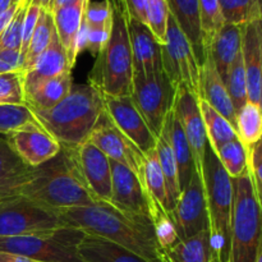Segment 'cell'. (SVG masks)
<instances>
[{
	"mask_svg": "<svg viewBox=\"0 0 262 262\" xmlns=\"http://www.w3.org/2000/svg\"><path fill=\"white\" fill-rule=\"evenodd\" d=\"M63 223L117 243L147 262H166L152 219L115 209L107 202L58 211Z\"/></svg>",
	"mask_w": 262,
	"mask_h": 262,
	"instance_id": "cell-1",
	"label": "cell"
},
{
	"mask_svg": "<svg viewBox=\"0 0 262 262\" xmlns=\"http://www.w3.org/2000/svg\"><path fill=\"white\" fill-rule=\"evenodd\" d=\"M13 194H19L56 212L97 204L82 178L76 152L64 147L55 158L33 168L30 181Z\"/></svg>",
	"mask_w": 262,
	"mask_h": 262,
	"instance_id": "cell-2",
	"label": "cell"
},
{
	"mask_svg": "<svg viewBox=\"0 0 262 262\" xmlns=\"http://www.w3.org/2000/svg\"><path fill=\"white\" fill-rule=\"evenodd\" d=\"M104 110L101 92L91 84H79L72 87L71 92L54 107L33 113L43 129L61 147L76 150L90 140Z\"/></svg>",
	"mask_w": 262,
	"mask_h": 262,
	"instance_id": "cell-3",
	"label": "cell"
},
{
	"mask_svg": "<svg viewBox=\"0 0 262 262\" xmlns=\"http://www.w3.org/2000/svg\"><path fill=\"white\" fill-rule=\"evenodd\" d=\"M112 28L106 45L97 54L89 74V84L106 96H130L133 54L128 14L123 0H110Z\"/></svg>",
	"mask_w": 262,
	"mask_h": 262,
	"instance_id": "cell-4",
	"label": "cell"
},
{
	"mask_svg": "<svg viewBox=\"0 0 262 262\" xmlns=\"http://www.w3.org/2000/svg\"><path fill=\"white\" fill-rule=\"evenodd\" d=\"M201 178L206 194L212 246L223 262H229L234 196L233 179L209 142L205 148Z\"/></svg>",
	"mask_w": 262,
	"mask_h": 262,
	"instance_id": "cell-5",
	"label": "cell"
},
{
	"mask_svg": "<svg viewBox=\"0 0 262 262\" xmlns=\"http://www.w3.org/2000/svg\"><path fill=\"white\" fill-rule=\"evenodd\" d=\"M233 193L229 262H256L262 245V214L250 166L233 179Z\"/></svg>",
	"mask_w": 262,
	"mask_h": 262,
	"instance_id": "cell-6",
	"label": "cell"
},
{
	"mask_svg": "<svg viewBox=\"0 0 262 262\" xmlns=\"http://www.w3.org/2000/svg\"><path fill=\"white\" fill-rule=\"evenodd\" d=\"M84 234L83 230L64 225L42 234L0 237V252L14 253L36 262H84L78 252Z\"/></svg>",
	"mask_w": 262,
	"mask_h": 262,
	"instance_id": "cell-7",
	"label": "cell"
},
{
	"mask_svg": "<svg viewBox=\"0 0 262 262\" xmlns=\"http://www.w3.org/2000/svg\"><path fill=\"white\" fill-rule=\"evenodd\" d=\"M64 225L58 212L19 194L0 199V237L42 234Z\"/></svg>",
	"mask_w": 262,
	"mask_h": 262,
	"instance_id": "cell-8",
	"label": "cell"
},
{
	"mask_svg": "<svg viewBox=\"0 0 262 262\" xmlns=\"http://www.w3.org/2000/svg\"><path fill=\"white\" fill-rule=\"evenodd\" d=\"M176 92L164 69L150 74L133 73L130 97L156 137L160 136L166 115L173 110Z\"/></svg>",
	"mask_w": 262,
	"mask_h": 262,
	"instance_id": "cell-9",
	"label": "cell"
},
{
	"mask_svg": "<svg viewBox=\"0 0 262 262\" xmlns=\"http://www.w3.org/2000/svg\"><path fill=\"white\" fill-rule=\"evenodd\" d=\"M163 69L176 89L186 87L199 97L200 64L192 51L191 43L173 15L169 13L165 42L161 45Z\"/></svg>",
	"mask_w": 262,
	"mask_h": 262,
	"instance_id": "cell-10",
	"label": "cell"
},
{
	"mask_svg": "<svg viewBox=\"0 0 262 262\" xmlns=\"http://www.w3.org/2000/svg\"><path fill=\"white\" fill-rule=\"evenodd\" d=\"M89 141L100 148L110 160L129 169L145 186L146 155L118 129L105 110L100 115Z\"/></svg>",
	"mask_w": 262,
	"mask_h": 262,
	"instance_id": "cell-11",
	"label": "cell"
},
{
	"mask_svg": "<svg viewBox=\"0 0 262 262\" xmlns=\"http://www.w3.org/2000/svg\"><path fill=\"white\" fill-rule=\"evenodd\" d=\"M179 239H187L210 229L209 210L204 182L194 173L170 214Z\"/></svg>",
	"mask_w": 262,
	"mask_h": 262,
	"instance_id": "cell-12",
	"label": "cell"
},
{
	"mask_svg": "<svg viewBox=\"0 0 262 262\" xmlns=\"http://www.w3.org/2000/svg\"><path fill=\"white\" fill-rule=\"evenodd\" d=\"M102 100H104L105 113L110 120L145 155L156 147L158 137L148 127L145 118L133 102L132 97L102 95Z\"/></svg>",
	"mask_w": 262,
	"mask_h": 262,
	"instance_id": "cell-13",
	"label": "cell"
},
{
	"mask_svg": "<svg viewBox=\"0 0 262 262\" xmlns=\"http://www.w3.org/2000/svg\"><path fill=\"white\" fill-rule=\"evenodd\" d=\"M18 158L31 168H37L55 158L61 146L41 124H31L4 136Z\"/></svg>",
	"mask_w": 262,
	"mask_h": 262,
	"instance_id": "cell-14",
	"label": "cell"
},
{
	"mask_svg": "<svg viewBox=\"0 0 262 262\" xmlns=\"http://www.w3.org/2000/svg\"><path fill=\"white\" fill-rule=\"evenodd\" d=\"M173 110L191 146L196 171L201 176L205 148L209 140H207L204 119L200 110L199 97L186 87H179L176 92Z\"/></svg>",
	"mask_w": 262,
	"mask_h": 262,
	"instance_id": "cell-15",
	"label": "cell"
},
{
	"mask_svg": "<svg viewBox=\"0 0 262 262\" xmlns=\"http://www.w3.org/2000/svg\"><path fill=\"white\" fill-rule=\"evenodd\" d=\"M110 165H112L110 205L122 211L152 219L151 202L142 182L125 166L112 160Z\"/></svg>",
	"mask_w": 262,
	"mask_h": 262,
	"instance_id": "cell-16",
	"label": "cell"
},
{
	"mask_svg": "<svg viewBox=\"0 0 262 262\" xmlns=\"http://www.w3.org/2000/svg\"><path fill=\"white\" fill-rule=\"evenodd\" d=\"M77 164L87 188L97 202H107L112 200V165L110 159L87 141L81 147L74 150Z\"/></svg>",
	"mask_w": 262,
	"mask_h": 262,
	"instance_id": "cell-17",
	"label": "cell"
},
{
	"mask_svg": "<svg viewBox=\"0 0 262 262\" xmlns=\"http://www.w3.org/2000/svg\"><path fill=\"white\" fill-rule=\"evenodd\" d=\"M128 31L133 54V73L150 74L163 69L161 43L148 26L128 17Z\"/></svg>",
	"mask_w": 262,
	"mask_h": 262,
	"instance_id": "cell-18",
	"label": "cell"
},
{
	"mask_svg": "<svg viewBox=\"0 0 262 262\" xmlns=\"http://www.w3.org/2000/svg\"><path fill=\"white\" fill-rule=\"evenodd\" d=\"M242 56L247 77L248 101L260 105V76L262 67V18L242 28Z\"/></svg>",
	"mask_w": 262,
	"mask_h": 262,
	"instance_id": "cell-19",
	"label": "cell"
},
{
	"mask_svg": "<svg viewBox=\"0 0 262 262\" xmlns=\"http://www.w3.org/2000/svg\"><path fill=\"white\" fill-rule=\"evenodd\" d=\"M67 71H72V67L69 64L66 49L61 45L55 31L50 45L38 56L35 64L25 72V79H23L25 95L32 92L36 87H38L43 82Z\"/></svg>",
	"mask_w": 262,
	"mask_h": 262,
	"instance_id": "cell-20",
	"label": "cell"
},
{
	"mask_svg": "<svg viewBox=\"0 0 262 262\" xmlns=\"http://www.w3.org/2000/svg\"><path fill=\"white\" fill-rule=\"evenodd\" d=\"M199 99L206 101L235 128L237 113L233 106L225 83L217 73L210 56H206V61L200 68Z\"/></svg>",
	"mask_w": 262,
	"mask_h": 262,
	"instance_id": "cell-21",
	"label": "cell"
},
{
	"mask_svg": "<svg viewBox=\"0 0 262 262\" xmlns=\"http://www.w3.org/2000/svg\"><path fill=\"white\" fill-rule=\"evenodd\" d=\"M169 13L184 33L200 67L206 61L204 40L200 27L199 0H166Z\"/></svg>",
	"mask_w": 262,
	"mask_h": 262,
	"instance_id": "cell-22",
	"label": "cell"
},
{
	"mask_svg": "<svg viewBox=\"0 0 262 262\" xmlns=\"http://www.w3.org/2000/svg\"><path fill=\"white\" fill-rule=\"evenodd\" d=\"M242 28L243 26L225 23L206 48V56L211 58L223 82L233 61L242 51Z\"/></svg>",
	"mask_w": 262,
	"mask_h": 262,
	"instance_id": "cell-23",
	"label": "cell"
},
{
	"mask_svg": "<svg viewBox=\"0 0 262 262\" xmlns=\"http://www.w3.org/2000/svg\"><path fill=\"white\" fill-rule=\"evenodd\" d=\"M161 132L165 133L166 138H168L169 143L171 146L174 156H176L177 166H178V178H179V188H181V193L192 177L194 176L196 171V165H194L193 154H192L191 146H189L188 140H187L184 130L182 128V124L179 120L177 119L174 110H171L164 122L163 129Z\"/></svg>",
	"mask_w": 262,
	"mask_h": 262,
	"instance_id": "cell-24",
	"label": "cell"
},
{
	"mask_svg": "<svg viewBox=\"0 0 262 262\" xmlns=\"http://www.w3.org/2000/svg\"><path fill=\"white\" fill-rule=\"evenodd\" d=\"M89 2L90 0H82V2L76 3L73 5L63 7L60 9L51 12L56 35H58L63 48L66 49L67 56H68L72 68H73L77 56H78L76 49L77 36H78L82 20H83L84 8L89 4Z\"/></svg>",
	"mask_w": 262,
	"mask_h": 262,
	"instance_id": "cell-25",
	"label": "cell"
},
{
	"mask_svg": "<svg viewBox=\"0 0 262 262\" xmlns=\"http://www.w3.org/2000/svg\"><path fill=\"white\" fill-rule=\"evenodd\" d=\"M32 176L33 168L18 158L5 138H0V199L14 193Z\"/></svg>",
	"mask_w": 262,
	"mask_h": 262,
	"instance_id": "cell-26",
	"label": "cell"
},
{
	"mask_svg": "<svg viewBox=\"0 0 262 262\" xmlns=\"http://www.w3.org/2000/svg\"><path fill=\"white\" fill-rule=\"evenodd\" d=\"M78 252L84 262H147L112 241L91 234H84Z\"/></svg>",
	"mask_w": 262,
	"mask_h": 262,
	"instance_id": "cell-27",
	"label": "cell"
},
{
	"mask_svg": "<svg viewBox=\"0 0 262 262\" xmlns=\"http://www.w3.org/2000/svg\"><path fill=\"white\" fill-rule=\"evenodd\" d=\"M72 87V71H67L25 95V104L32 112H45L58 105L71 92Z\"/></svg>",
	"mask_w": 262,
	"mask_h": 262,
	"instance_id": "cell-28",
	"label": "cell"
},
{
	"mask_svg": "<svg viewBox=\"0 0 262 262\" xmlns=\"http://www.w3.org/2000/svg\"><path fill=\"white\" fill-rule=\"evenodd\" d=\"M145 186L151 202V216H152V220L159 212H165V214L170 215L165 178H164L163 170L160 168V163H159L158 154H156L155 148L148 154H146Z\"/></svg>",
	"mask_w": 262,
	"mask_h": 262,
	"instance_id": "cell-29",
	"label": "cell"
},
{
	"mask_svg": "<svg viewBox=\"0 0 262 262\" xmlns=\"http://www.w3.org/2000/svg\"><path fill=\"white\" fill-rule=\"evenodd\" d=\"M214 246L211 232L204 230L187 239H179L165 252L166 262H210Z\"/></svg>",
	"mask_w": 262,
	"mask_h": 262,
	"instance_id": "cell-30",
	"label": "cell"
},
{
	"mask_svg": "<svg viewBox=\"0 0 262 262\" xmlns=\"http://www.w3.org/2000/svg\"><path fill=\"white\" fill-rule=\"evenodd\" d=\"M200 110H201L202 119H204L205 129H206L207 140L214 151H217L225 143L230 142L238 137L235 128L216 112L214 107L210 106L206 101L199 99Z\"/></svg>",
	"mask_w": 262,
	"mask_h": 262,
	"instance_id": "cell-31",
	"label": "cell"
},
{
	"mask_svg": "<svg viewBox=\"0 0 262 262\" xmlns=\"http://www.w3.org/2000/svg\"><path fill=\"white\" fill-rule=\"evenodd\" d=\"M155 150L156 154H158V159L159 163H160L161 170H163L164 178H165L166 193H168V201L171 214L179 197H181V188H179L178 166H177L176 156H174L170 143H169L164 132H161L160 136L158 137Z\"/></svg>",
	"mask_w": 262,
	"mask_h": 262,
	"instance_id": "cell-32",
	"label": "cell"
},
{
	"mask_svg": "<svg viewBox=\"0 0 262 262\" xmlns=\"http://www.w3.org/2000/svg\"><path fill=\"white\" fill-rule=\"evenodd\" d=\"M55 27H54L53 14L49 10L42 9L36 23L35 31L32 33L27 51L25 54V63H23V72L28 71L35 64L38 56L45 51V49L50 45Z\"/></svg>",
	"mask_w": 262,
	"mask_h": 262,
	"instance_id": "cell-33",
	"label": "cell"
},
{
	"mask_svg": "<svg viewBox=\"0 0 262 262\" xmlns=\"http://www.w3.org/2000/svg\"><path fill=\"white\" fill-rule=\"evenodd\" d=\"M237 135L247 150H250L262 136V110L260 105L247 101L237 113Z\"/></svg>",
	"mask_w": 262,
	"mask_h": 262,
	"instance_id": "cell-34",
	"label": "cell"
},
{
	"mask_svg": "<svg viewBox=\"0 0 262 262\" xmlns=\"http://www.w3.org/2000/svg\"><path fill=\"white\" fill-rule=\"evenodd\" d=\"M225 23L245 26L262 18V5L258 0H217Z\"/></svg>",
	"mask_w": 262,
	"mask_h": 262,
	"instance_id": "cell-35",
	"label": "cell"
},
{
	"mask_svg": "<svg viewBox=\"0 0 262 262\" xmlns=\"http://www.w3.org/2000/svg\"><path fill=\"white\" fill-rule=\"evenodd\" d=\"M220 163L224 166L225 171L232 179L242 176L250 166V156L248 150L243 145L239 137L234 138L230 142L225 143L223 147L215 151Z\"/></svg>",
	"mask_w": 262,
	"mask_h": 262,
	"instance_id": "cell-36",
	"label": "cell"
},
{
	"mask_svg": "<svg viewBox=\"0 0 262 262\" xmlns=\"http://www.w3.org/2000/svg\"><path fill=\"white\" fill-rule=\"evenodd\" d=\"M225 87L228 90L230 100L233 102L235 113L239 112L246 102L248 101V90H247V77H246L245 64H243L242 51L238 54L235 60L230 66L228 71L227 78L224 81Z\"/></svg>",
	"mask_w": 262,
	"mask_h": 262,
	"instance_id": "cell-37",
	"label": "cell"
},
{
	"mask_svg": "<svg viewBox=\"0 0 262 262\" xmlns=\"http://www.w3.org/2000/svg\"><path fill=\"white\" fill-rule=\"evenodd\" d=\"M31 124H40L35 113L26 104H0V135H9Z\"/></svg>",
	"mask_w": 262,
	"mask_h": 262,
	"instance_id": "cell-38",
	"label": "cell"
},
{
	"mask_svg": "<svg viewBox=\"0 0 262 262\" xmlns=\"http://www.w3.org/2000/svg\"><path fill=\"white\" fill-rule=\"evenodd\" d=\"M200 27H201L202 40L205 51L217 32L225 25L222 9L217 0H199Z\"/></svg>",
	"mask_w": 262,
	"mask_h": 262,
	"instance_id": "cell-39",
	"label": "cell"
},
{
	"mask_svg": "<svg viewBox=\"0 0 262 262\" xmlns=\"http://www.w3.org/2000/svg\"><path fill=\"white\" fill-rule=\"evenodd\" d=\"M168 18L169 8L166 0H146V25L161 45L165 42Z\"/></svg>",
	"mask_w": 262,
	"mask_h": 262,
	"instance_id": "cell-40",
	"label": "cell"
},
{
	"mask_svg": "<svg viewBox=\"0 0 262 262\" xmlns=\"http://www.w3.org/2000/svg\"><path fill=\"white\" fill-rule=\"evenodd\" d=\"M23 79V71L0 73V104H25Z\"/></svg>",
	"mask_w": 262,
	"mask_h": 262,
	"instance_id": "cell-41",
	"label": "cell"
},
{
	"mask_svg": "<svg viewBox=\"0 0 262 262\" xmlns=\"http://www.w3.org/2000/svg\"><path fill=\"white\" fill-rule=\"evenodd\" d=\"M27 7L20 3L17 13L13 17L12 22L7 30L0 35V51L2 50H18L22 49V30Z\"/></svg>",
	"mask_w": 262,
	"mask_h": 262,
	"instance_id": "cell-42",
	"label": "cell"
},
{
	"mask_svg": "<svg viewBox=\"0 0 262 262\" xmlns=\"http://www.w3.org/2000/svg\"><path fill=\"white\" fill-rule=\"evenodd\" d=\"M84 20L90 27H112L110 0L89 2V4L84 8Z\"/></svg>",
	"mask_w": 262,
	"mask_h": 262,
	"instance_id": "cell-43",
	"label": "cell"
},
{
	"mask_svg": "<svg viewBox=\"0 0 262 262\" xmlns=\"http://www.w3.org/2000/svg\"><path fill=\"white\" fill-rule=\"evenodd\" d=\"M110 28L90 27L89 26V30H87V38H86V49L94 56H97V54H99L100 51L104 49V46L106 45L107 38H109V35H110Z\"/></svg>",
	"mask_w": 262,
	"mask_h": 262,
	"instance_id": "cell-44",
	"label": "cell"
},
{
	"mask_svg": "<svg viewBox=\"0 0 262 262\" xmlns=\"http://www.w3.org/2000/svg\"><path fill=\"white\" fill-rule=\"evenodd\" d=\"M41 10H42L41 8L35 7V5H30L26 10L22 30V49H20V54L23 55V58H25V54L27 51L28 43H30L31 37H32V33L35 31L36 23H37L38 17H40Z\"/></svg>",
	"mask_w": 262,
	"mask_h": 262,
	"instance_id": "cell-45",
	"label": "cell"
},
{
	"mask_svg": "<svg viewBox=\"0 0 262 262\" xmlns=\"http://www.w3.org/2000/svg\"><path fill=\"white\" fill-rule=\"evenodd\" d=\"M248 156H250V168L253 178L262 184V136L248 150Z\"/></svg>",
	"mask_w": 262,
	"mask_h": 262,
	"instance_id": "cell-46",
	"label": "cell"
},
{
	"mask_svg": "<svg viewBox=\"0 0 262 262\" xmlns=\"http://www.w3.org/2000/svg\"><path fill=\"white\" fill-rule=\"evenodd\" d=\"M128 17L146 23V0H123Z\"/></svg>",
	"mask_w": 262,
	"mask_h": 262,
	"instance_id": "cell-47",
	"label": "cell"
},
{
	"mask_svg": "<svg viewBox=\"0 0 262 262\" xmlns=\"http://www.w3.org/2000/svg\"><path fill=\"white\" fill-rule=\"evenodd\" d=\"M19 5H20V3L19 4H13L9 9H7L5 12H3L2 14H0V35H2L5 30H7V27L9 26V23L12 22L13 17H14V14L17 13Z\"/></svg>",
	"mask_w": 262,
	"mask_h": 262,
	"instance_id": "cell-48",
	"label": "cell"
},
{
	"mask_svg": "<svg viewBox=\"0 0 262 262\" xmlns=\"http://www.w3.org/2000/svg\"><path fill=\"white\" fill-rule=\"evenodd\" d=\"M0 262H36L23 256L14 255L9 252H0Z\"/></svg>",
	"mask_w": 262,
	"mask_h": 262,
	"instance_id": "cell-49",
	"label": "cell"
},
{
	"mask_svg": "<svg viewBox=\"0 0 262 262\" xmlns=\"http://www.w3.org/2000/svg\"><path fill=\"white\" fill-rule=\"evenodd\" d=\"M78 2H82V0H53L50 7H49V12H54V10L60 9L63 7H68V5H73Z\"/></svg>",
	"mask_w": 262,
	"mask_h": 262,
	"instance_id": "cell-50",
	"label": "cell"
},
{
	"mask_svg": "<svg viewBox=\"0 0 262 262\" xmlns=\"http://www.w3.org/2000/svg\"><path fill=\"white\" fill-rule=\"evenodd\" d=\"M51 2L53 0H20L23 5L26 7H30V5H35V7L41 8V9L49 10V7H50Z\"/></svg>",
	"mask_w": 262,
	"mask_h": 262,
	"instance_id": "cell-51",
	"label": "cell"
},
{
	"mask_svg": "<svg viewBox=\"0 0 262 262\" xmlns=\"http://www.w3.org/2000/svg\"><path fill=\"white\" fill-rule=\"evenodd\" d=\"M253 181H255V189H256V196H257V200H258V205H260L261 214H262V184H261L260 182H258V181H256L255 178H253Z\"/></svg>",
	"mask_w": 262,
	"mask_h": 262,
	"instance_id": "cell-52",
	"label": "cell"
},
{
	"mask_svg": "<svg viewBox=\"0 0 262 262\" xmlns=\"http://www.w3.org/2000/svg\"><path fill=\"white\" fill-rule=\"evenodd\" d=\"M14 71H17V69H14L10 64H8L7 61L0 59V73H8V72H14Z\"/></svg>",
	"mask_w": 262,
	"mask_h": 262,
	"instance_id": "cell-53",
	"label": "cell"
},
{
	"mask_svg": "<svg viewBox=\"0 0 262 262\" xmlns=\"http://www.w3.org/2000/svg\"><path fill=\"white\" fill-rule=\"evenodd\" d=\"M13 4H14L13 0H0V14L7 9H9Z\"/></svg>",
	"mask_w": 262,
	"mask_h": 262,
	"instance_id": "cell-54",
	"label": "cell"
},
{
	"mask_svg": "<svg viewBox=\"0 0 262 262\" xmlns=\"http://www.w3.org/2000/svg\"><path fill=\"white\" fill-rule=\"evenodd\" d=\"M210 262H223L222 258L219 257V255H217V252L215 250H214V252H212L211 260H210Z\"/></svg>",
	"mask_w": 262,
	"mask_h": 262,
	"instance_id": "cell-55",
	"label": "cell"
},
{
	"mask_svg": "<svg viewBox=\"0 0 262 262\" xmlns=\"http://www.w3.org/2000/svg\"><path fill=\"white\" fill-rule=\"evenodd\" d=\"M260 107L262 110V67H261V76H260Z\"/></svg>",
	"mask_w": 262,
	"mask_h": 262,
	"instance_id": "cell-56",
	"label": "cell"
},
{
	"mask_svg": "<svg viewBox=\"0 0 262 262\" xmlns=\"http://www.w3.org/2000/svg\"><path fill=\"white\" fill-rule=\"evenodd\" d=\"M256 262H262V245H261V247H260V251H258L257 260H256Z\"/></svg>",
	"mask_w": 262,
	"mask_h": 262,
	"instance_id": "cell-57",
	"label": "cell"
},
{
	"mask_svg": "<svg viewBox=\"0 0 262 262\" xmlns=\"http://www.w3.org/2000/svg\"><path fill=\"white\" fill-rule=\"evenodd\" d=\"M13 3H14V4H19L20 0H13Z\"/></svg>",
	"mask_w": 262,
	"mask_h": 262,
	"instance_id": "cell-58",
	"label": "cell"
},
{
	"mask_svg": "<svg viewBox=\"0 0 262 262\" xmlns=\"http://www.w3.org/2000/svg\"><path fill=\"white\" fill-rule=\"evenodd\" d=\"M258 2H260V4L262 5V0H258Z\"/></svg>",
	"mask_w": 262,
	"mask_h": 262,
	"instance_id": "cell-59",
	"label": "cell"
}]
</instances>
